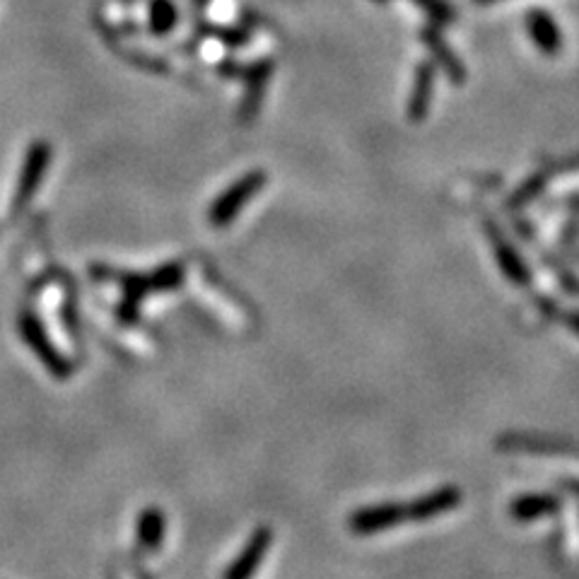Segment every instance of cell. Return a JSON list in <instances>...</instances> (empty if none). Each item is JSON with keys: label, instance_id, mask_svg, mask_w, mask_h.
<instances>
[{"label": "cell", "instance_id": "obj_1", "mask_svg": "<svg viewBox=\"0 0 579 579\" xmlns=\"http://www.w3.org/2000/svg\"><path fill=\"white\" fill-rule=\"evenodd\" d=\"M261 184H263L261 172L247 174L244 179H239L235 186H230V189L222 193L218 201H215L213 206H210L208 220L213 222V225H218V227L227 225V222L235 220L244 203H247L256 191H259Z\"/></svg>", "mask_w": 579, "mask_h": 579}, {"label": "cell", "instance_id": "obj_2", "mask_svg": "<svg viewBox=\"0 0 579 579\" xmlns=\"http://www.w3.org/2000/svg\"><path fill=\"white\" fill-rule=\"evenodd\" d=\"M51 160V148L46 143H34L32 150L27 152L25 167H22V177L20 184H17V196H15V206H25L29 198L34 196L37 186L42 184L46 167H49Z\"/></svg>", "mask_w": 579, "mask_h": 579}, {"label": "cell", "instance_id": "obj_3", "mask_svg": "<svg viewBox=\"0 0 579 579\" xmlns=\"http://www.w3.org/2000/svg\"><path fill=\"white\" fill-rule=\"evenodd\" d=\"M266 548H268V531H259V534L254 536V541L249 543L247 551L242 553V558L230 567V572H227L225 579H249L251 572L259 567Z\"/></svg>", "mask_w": 579, "mask_h": 579}, {"label": "cell", "instance_id": "obj_4", "mask_svg": "<svg viewBox=\"0 0 579 579\" xmlns=\"http://www.w3.org/2000/svg\"><path fill=\"white\" fill-rule=\"evenodd\" d=\"M162 538V514L160 512H148L140 522V541L148 548L160 546Z\"/></svg>", "mask_w": 579, "mask_h": 579}, {"label": "cell", "instance_id": "obj_5", "mask_svg": "<svg viewBox=\"0 0 579 579\" xmlns=\"http://www.w3.org/2000/svg\"><path fill=\"white\" fill-rule=\"evenodd\" d=\"M174 17H177V13H174L172 5H169L167 0H157L155 8H152V27H155L157 32H167V29L174 25Z\"/></svg>", "mask_w": 579, "mask_h": 579}]
</instances>
